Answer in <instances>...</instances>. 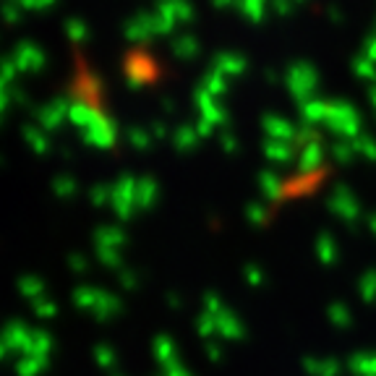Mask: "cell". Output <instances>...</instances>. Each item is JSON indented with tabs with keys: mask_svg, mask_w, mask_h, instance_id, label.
<instances>
[{
	"mask_svg": "<svg viewBox=\"0 0 376 376\" xmlns=\"http://www.w3.org/2000/svg\"><path fill=\"white\" fill-rule=\"evenodd\" d=\"M322 126L334 131L340 139H356L360 134V115H358V110L348 102H329Z\"/></svg>",
	"mask_w": 376,
	"mask_h": 376,
	"instance_id": "cell-1",
	"label": "cell"
},
{
	"mask_svg": "<svg viewBox=\"0 0 376 376\" xmlns=\"http://www.w3.org/2000/svg\"><path fill=\"white\" fill-rule=\"evenodd\" d=\"M285 84H288L290 94L298 102H308L311 94L317 92L319 76H317V71H314V66H308V63H293L290 69H288Z\"/></svg>",
	"mask_w": 376,
	"mask_h": 376,
	"instance_id": "cell-2",
	"label": "cell"
},
{
	"mask_svg": "<svg viewBox=\"0 0 376 376\" xmlns=\"http://www.w3.org/2000/svg\"><path fill=\"white\" fill-rule=\"evenodd\" d=\"M329 212H332L334 217H340L345 225H353L360 217V204H358V199L342 186L329 196Z\"/></svg>",
	"mask_w": 376,
	"mask_h": 376,
	"instance_id": "cell-3",
	"label": "cell"
},
{
	"mask_svg": "<svg viewBox=\"0 0 376 376\" xmlns=\"http://www.w3.org/2000/svg\"><path fill=\"white\" fill-rule=\"evenodd\" d=\"M264 131L272 139H282V141H295L298 131L293 126L290 120L280 118V115H266L264 118Z\"/></svg>",
	"mask_w": 376,
	"mask_h": 376,
	"instance_id": "cell-4",
	"label": "cell"
},
{
	"mask_svg": "<svg viewBox=\"0 0 376 376\" xmlns=\"http://www.w3.org/2000/svg\"><path fill=\"white\" fill-rule=\"evenodd\" d=\"M266 157L277 165H285L293 160V154H295V144L293 141H282V139H269L264 146Z\"/></svg>",
	"mask_w": 376,
	"mask_h": 376,
	"instance_id": "cell-5",
	"label": "cell"
},
{
	"mask_svg": "<svg viewBox=\"0 0 376 376\" xmlns=\"http://www.w3.org/2000/svg\"><path fill=\"white\" fill-rule=\"evenodd\" d=\"M327 107L329 102L324 100H308V102H300V115H303V123L306 126H322L327 115Z\"/></svg>",
	"mask_w": 376,
	"mask_h": 376,
	"instance_id": "cell-6",
	"label": "cell"
},
{
	"mask_svg": "<svg viewBox=\"0 0 376 376\" xmlns=\"http://www.w3.org/2000/svg\"><path fill=\"white\" fill-rule=\"evenodd\" d=\"M303 368L311 376H340L342 371V366L334 358H306Z\"/></svg>",
	"mask_w": 376,
	"mask_h": 376,
	"instance_id": "cell-7",
	"label": "cell"
},
{
	"mask_svg": "<svg viewBox=\"0 0 376 376\" xmlns=\"http://www.w3.org/2000/svg\"><path fill=\"white\" fill-rule=\"evenodd\" d=\"M317 257H319V262L322 264H327V266H332L334 262H337V240H334V235H329V233H322L317 238Z\"/></svg>",
	"mask_w": 376,
	"mask_h": 376,
	"instance_id": "cell-8",
	"label": "cell"
},
{
	"mask_svg": "<svg viewBox=\"0 0 376 376\" xmlns=\"http://www.w3.org/2000/svg\"><path fill=\"white\" fill-rule=\"evenodd\" d=\"M322 157H324L322 141H311V144H306V146H303V152H300V157H298L300 170H303V172H311L314 168H319Z\"/></svg>",
	"mask_w": 376,
	"mask_h": 376,
	"instance_id": "cell-9",
	"label": "cell"
},
{
	"mask_svg": "<svg viewBox=\"0 0 376 376\" xmlns=\"http://www.w3.org/2000/svg\"><path fill=\"white\" fill-rule=\"evenodd\" d=\"M356 376H376V353H363V356H353L348 363Z\"/></svg>",
	"mask_w": 376,
	"mask_h": 376,
	"instance_id": "cell-10",
	"label": "cell"
},
{
	"mask_svg": "<svg viewBox=\"0 0 376 376\" xmlns=\"http://www.w3.org/2000/svg\"><path fill=\"white\" fill-rule=\"evenodd\" d=\"M353 71L358 74L363 81H371V84H376V60L368 58V55H360V58L353 60Z\"/></svg>",
	"mask_w": 376,
	"mask_h": 376,
	"instance_id": "cell-11",
	"label": "cell"
},
{
	"mask_svg": "<svg viewBox=\"0 0 376 376\" xmlns=\"http://www.w3.org/2000/svg\"><path fill=\"white\" fill-rule=\"evenodd\" d=\"M358 290H360V298L366 300V303H376V269H368V272L360 277Z\"/></svg>",
	"mask_w": 376,
	"mask_h": 376,
	"instance_id": "cell-12",
	"label": "cell"
},
{
	"mask_svg": "<svg viewBox=\"0 0 376 376\" xmlns=\"http://www.w3.org/2000/svg\"><path fill=\"white\" fill-rule=\"evenodd\" d=\"M329 322H332L334 327H340V329L351 327V322H353L351 308L345 306V303H334V306H329Z\"/></svg>",
	"mask_w": 376,
	"mask_h": 376,
	"instance_id": "cell-13",
	"label": "cell"
},
{
	"mask_svg": "<svg viewBox=\"0 0 376 376\" xmlns=\"http://www.w3.org/2000/svg\"><path fill=\"white\" fill-rule=\"evenodd\" d=\"M353 144H356V154H358V157H363V160H371V163H374V160H376V141H374V139L358 134V136L353 139Z\"/></svg>",
	"mask_w": 376,
	"mask_h": 376,
	"instance_id": "cell-14",
	"label": "cell"
},
{
	"mask_svg": "<svg viewBox=\"0 0 376 376\" xmlns=\"http://www.w3.org/2000/svg\"><path fill=\"white\" fill-rule=\"evenodd\" d=\"M220 329L225 332V337H233V340L243 337V324L238 322V317H233V314H228V311H223V322H220Z\"/></svg>",
	"mask_w": 376,
	"mask_h": 376,
	"instance_id": "cell-15",
	"label": "cell"
},
{
	"mask_svg": "<svg viewBox=\"0 0 376 376\" xmlns=\"http://www.w3.org/2000/svg\"><path fill=\"white\" fill-rule=\"evenodd\" d=\"M332 154H334V160H340V163H351L353 157H356V144H353V139H340V141H334Z\"/></svg>",
	"mask_w": 376,
	"mask_h": 376,
	"instance_id": "cell-16",
	"label": "cell"
},
{
	"mask_svg": "<svg viewBox=\"0 0 376 376\" xmlns=\"http://www.w3.org/2000/svg\"><path fill=\"white\" fill-rule=\"evenodd\" d=\"M262 188H264V194L269 199H280V188H282V183H280V178H277V175H274L272 170H266V172H262Z\"/></svg>",
	"mask_w": 376,
	"mask_h": 376,
	"instance_id": "cell-17",
	"label": "cell"
},
{
	"mask_svg": "<svg viewBox=\"0 0 376 376\" xmlns=\"http://www.w3.org/2000/svg\"><path fill=\"white\" fill-rule=\"evenodd\" d=\"M220 69L230 71V74H240V71L246 69V60L240 58V55H225L223 63H220Z\"/></svg>",
	"mask_w": 376,
	"mask_h": 376,
	"instance_id": "cell-18",
	"label": "cell"
},
{
	"mask_svg": "<svg viewBox=\"0 0 376 376\" xmlns=\"http://www.w3.org/2000/svg\"><path fill=\"white\" fill-rule=\"evenodd\" d=\"M272 3H274V8H277V13H282V16L293 11V0H272Z\"/></svg>",
	"mask_w": 376,
	"mask_h": 376,
	"instance_id": "cell-19",
	"label": "cell"
},
{
	"mask_svg": "<svg viewBox=\"0 0 376 376\" xmlns=\"http://www.w3.org/2000/svg\"><path fill=\"white\" fill-rule=\"evenodd\" d=\"M246 277H248V282H254V285H259V282H262V274H259V269L257 266H248L246 269Z\"/></svg>",
	"mask_w": 376,
	"mask_h": 376,
	"instance_id": "cell-20",
	"label": "cell"
},
{
	"mask_svg": "<svg viewBox=\"0 0 376 376\" xmlns=\"http://www.w3.org/2000/svg\"><path fill=\"white\" fill-rule=\"evenodd\" d=\"M368 100H371V107L376 110V84H371V92H368Z\"/></svg>",
	"mask_w": 376,
	"mask_h": 376,
	"instance_id": "cell-21",
	"label": "cell"
},
{
	"mask_svg": "<svg viewBox=\"0 0 376 376\" xmlns=\"http://www.w3.org/2000/svg\"><path fill=\"white\" fill-rule=\"evenodd\" d=\"M368 228H371V233H374V235H376V214H374V217H371V220H368Z\"/></svg>",
	"mask_w": 376,
	"mask_h": 376,
	"instance_id": "cell-22",
	"label": "cell"
}]
</instances>
